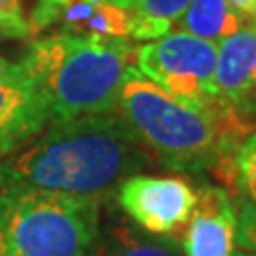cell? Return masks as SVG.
Returning <instances> with one entry per match:
<instances>
[{
	"label": "cell",
	"mask_w": 256,
	"mask_h": 256,
	"mask_svg": "<svg viewBox=\"0 0 256 256\" xmlns=\"http://www.w3.org/2000/svg\"><path fill=\"white\" fill-rule=\"evenodd\" d=\"M235 256H256V254H252V252H244V250H239Z\"/></svg>",
	"instance_id": "cell-21"
},
{
	"label": "cell",
	"mask_w": 256,
	"mask_h": 256,
	"mask_svg": "<svg viewBox=\"0 0 256 256\" xmlns=\"http://www.w3.org/2000/svg\"><path fill=\"white\" fill-rule=\"evenodd\" d=\"M52 120L50 96L20 60L13 75L0 79V160L30 143Z\"/></svg>",
	"instance_id": "cell-7"
},
{
	"label": "cell",
	"mask_w": 256,
	"mask_h": 256,
	"mask_svg": "<svg viewBox=\"0 0 256 256\" xmlns=\"http://www.w3.org/2000/svg\"><path fill=\"white\" fill-rule=\"evenodd\" d=\"M118 205L146 233L173 235L186 226L196 205V190L173 175L134 173L118 184Z\"/></svg>",
	"instance_id": "cell-6"
},
{
	"label": "cell",
	"mask_w": 256,
	"mask_h": 256,
	"mask_svg": "<svg viewBox=\"0 0 256 256\" xmlns=\"http://www.w3.org/2000/svg\"><path fill=\"white\" fill-rule=\"evenodd\" d=\"M134 47L118 38L52 34L32 43L24 66L50 96L54 120L118 111L120 84Z\"/></svg>",
	"instance_id": "cell-3"
},
{
	"label": "cell",
	"mask_w": 256,
	"mask_h": 256,
	"mask_svg": "<svg viewBox=\"0 0 256 256\" xmlns=\"http://www.w3.org/2000/svg\"><path fill=\"white\" fill-rule=\"evenodd\" d=\"M118 114L139 134L160 164L178 173L218 171L252 130L230 107H192L175 100L130 64L120 84Z\"/></svg>",
	"instance_id": "cell-2"
},
{
	"label": "cell",
	"mask_w": 256,
	"mask_h": 256,
	"mask_svg": "<svg viewBox=\"0 0 256 256\" xmlns=\"http://www.w3.org/2000/svg\"><path fill=\"white\" fill-rule=\"evenodd\" d=\"M233 6V11L242 18L244 22H254L256 20V0H226Z\"/></svg>",
	"instance_id": "cell-17"
},
{
	"label": "cell",
	"mask_w": 256,
	"mask_h": 256,
	"mask_svg": "<svg viewBox=\"0 0 256 256\" xmlns=\"http://www.w3.org/2000/svg\"><path fill=\"white\" fill-rule=\"evenodd\" d=\"M58 26V34L86 38L130 41L134 13L111 0H68L64 4H38L32 13V30Z\"/></svg>",
	"instance_id": "cell-8"
},
{
	"label": "cell",
	"mask_w": 256,
	"mask_h": 256,
	"mask_svg": "<svg viewBox=\"0 0 256 256\" xmlns=\"http://www.w3.org/2000/svg\"><path fill=\"white\" fill-rule=\"evenodd\" d=\"M134 13V41H154L171 32L190 0H111Z\"/></svg>",
	"instance_id": "cell-13"
},
{
	"label": "cell",
	"mask_w": 256,
	"mask_h": 256,
	"mask_svg": "<svg viewBox=\"0 0 256 256\" xmlns=\"http://www.w3.org/2000/svg\"><path fill=\"white\" fill-rule=\"evenodd\" d=\"M68 0H41V4H64Z\"/></svg>",
	"instance_id": "cell-19"
},
{
	"label": "cell",
	"mask_w": 256,
	"mask_h": 256,
	"mask_svg": "<svg viewBox=\"0 0 256 256\" xmlns=\"http://www.w3.org/2000/svg\"><path fill=\"white\" fill-rule=\"evenodd\" d=\"M134 66L175 100L192 107H212L216 102L214 79L218 45L171 30L141 47H134Z\"/></svg>",
	"instance_id": "cell-5"
},
{
	"label": "cell",
	"mask_w": 256,
	"mask_h": 256,
	"mask_svg": "<svg viewBox=\"0 0 256 256\" xmlns=\"http://www.w3.org/2000/svg\"><path fill=\"white\" fill-rule=\"evenodd\" d=\"M216 98L239 116H256V28L244 26L218 43Z\"/></svg>",
	"instance_id": "cell-10"
},
{
	"label": "cell",
	"mask_w": 256,
	"mask_h": 256,
	"mask_svg": "<svg viewBox=\"0 0 256 256\" xmlns=\"http://www.w3.org/2000/svg\"><path fill=\"white\" fill-rule=\"evenodd\" d=\"M18 68H20V62H11V60H6L0 56V79L13 75Z\"/></svg>",
	"instance_id": "cell-18"
},
{
	"label": "cell",
	"mask_w": 256,
	"mask_h": 256,
	"mask_svg": "<svg viewBox=\"0 0 256 256\" xmlns=\"http://www.w3.org/2000/svg\"><path fill=\"white\" fill-rule=\"evenodd\" d=\"M237 210V248L256 254V205L235 198Z\"/></svg>",
	"instance_id": "cell-16"
},
{
	"label": "cell",
	"mask_w": 256,
	"mask_h": 256,
	"mask_svg": "<svg viewBox=\"0 0 256 256\" xmlns=\"http://www.w3.org/2000/svg\"><path fill=\"white\" fill-rule=\"evenodd\" d=\"M252 26H254V28H256V20H254V22H252Z\"/></svg>",
	"instance_id": "cell-22"
},
{
	"label": "cell",
	"mask_w": 256,
	"mask_h": 256,
	"mask_svg": "<svg viewBox=\"0 0 256 256\" xmlns=\"http://www.w3.org/2000/svg\"><path fill=\"white\" fill-rule=\"evenodd\" d=\"M150 164V150L114 114L52 120L28 148L0 160V190L102 194Z\"/></svg>",
	"instance_id": "cell-1"
},
{
	"label": "cell",
	"mask_w": 256,
	"mask_h": 256,
	"mask_svg": "<svg viewBox=\"0 0 256 256\" xmlns=\"http://www.w3.org/2000/svg\"><path fill=\"white\" fill-rule=\"evenodd\" d=\"M184 256H235L237 210L226 188L203 186L186 222L182 239Z\"/></svg>",
	"instance_id": "cell-9"
},
{
	"label": "cell",
	"mask_w": 256,
	"mask_h": 256,
	"mask_svg": "<svg viewBox=\"0 0 256 256\" xmlns=\"http://www.w3.org/2000/svg\"><path fill=\"white\" fill-rule=\"evenodd\" d=\"M173 26L180 32H188L192 36L218 45L244 28V20L226 0H190Z\"/></svg>",
	"instance_id": "cell-11"
},
{
	"label": "cell",
	"mask_w": 256,
	"mask_h": 256,
	"mask_svg": "<svg viewBox=\"0 0 256 256\" xmlns=\"http://www.w3.org/2000/svg\"><path fill=\"white\" fill-rule=\"evenodd\" d=\"M0 256H9V252H6V248H4L2 237H0Z\"/></svg>",
	"instance_id": "cell-20"
},
{
	"label": "cell",
	"mask_w": 256,
	"mask_h": 256,
	"mask_svg": "<svg viewBox=\"0 0 256 256\" xmlns=\"http://www.w3.org/2000/svg\"><path fill=\"white\" fill-rule=\"evenodd\" d=\"M30 32V24L22 13V0H0V36L26 38Z\"/></svg>",
	"instance_id": "cell-15"
},
{
	"label": "cell",
	"mask_w": 256,
	"mask_h": 256,
	"mask_svg": "<svg viewBox=\"0 0 256 256\" xmlns=\"http://www.w3.org/2000/svg\"><path fill=\"white\" fill-rule=\"evenodd\" d=\"M96 256H184V250L171 235H152L124 222L102 230Z\"/></svg>",
	"instance_id": "cell-12"
},
{
	"label": "cell",
	"mask_w": 256,
	"mask_h": 256,
	"mask_svg": "<svg viewBox=\"0 0 256 256\" xmlns=\"http://www.w3.org/2000/svg\"><path fill=\"white\" fill-rule=\"evenodd\" d=\"M102 194L0 190V237L9 256H96Z\"/></svg>",
	"instance_id": "cell-4"
},
{
	"label": "cell",
	"mask_w": 256,
	"mask_h": 256,
	"mask_svg": "<svg viewBox=\"0 0 256 256\" xmlns=\"http://www.w3.org/2000/svg\"><path fill=\"white\" fill-rule=\"evenodd\" d=\"M216 175L233 188L237 198L256 205V130L246 134Z\"/></svg>",
	"instance_id": "cell-14"
}]
</instances>
